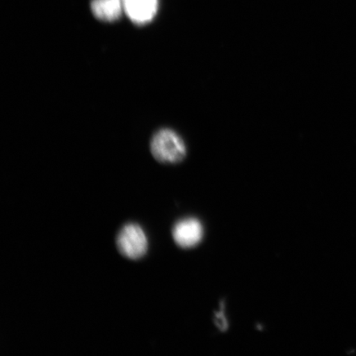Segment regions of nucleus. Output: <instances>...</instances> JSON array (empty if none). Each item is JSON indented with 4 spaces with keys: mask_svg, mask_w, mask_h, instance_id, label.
Listing matches in <instances>:
<instances>
[{
    "mask_svg": "<svg viewBox=\"0 0 356 356\" xmlns=\"http://www.w3.org/2000/svg\"><path fill=\"white\" fill-rule=\"evenodd\" d=\"M151 153L160 163H177L185 158L186 149L178 134L163 129L155 134L151 141Z\"/></svg>",
    "mask_w": 356,
    "mask_h": 356,
    "instance_id": "f257e3e1",
    "label": "nucleus"
},
{
    "mask_svg": "<svg viewBox=\"0 0 356 356\" xmlns=\"http://www.w3.org/2000/svg\"><path fill=\"white\" fill-rule=\"evenodd\" d=\"M118 250L124 257L138 260L143 257L148 250V239L140 225H124L118 236Z\"/></svg>",
    "mask_w": 356,
    "mask_h": 356,
    "instance_id": "f03ea898",
    "label": "nucleus"
},
{
    "mask_svg": "<svg viewBox=\"0 0 356 356\" xmlns=\"http://www.w3.org/2000/svg\"><path fill=\"white\" fill-rule=\"evenodd\" d=\"M202 222L194 218L178 221L172 229V237L178 246L191 248L197 246L203 238Z\"/></svg>",
    "mask_w": 356,
    "mask_h": 356,
    "instance_id": "7ed1b4c3",
    "label": "nucleus"
},
{
    "mask_svg": "<svg viewBox=\"0 0 356 356\" xmlns=\"http://www.w3.org/2000/svg\"><path fill=\"white\" fill-rule=\"evenodd\" d=\"M124 11L138 25L148 24L157 15L159 0H123Z\"/></svg>",
    "mask_w": 356,
    "mask_h": 356,
    "instance_id": "20e7f679",
    "label": "nucleus"
},
{
    "mask_svg": "<svg viewBox=\"0 0 356 356\" xmlns=\"http://www.w3.org/2000/svg\"><path fill=\"white\" fill-rule=\"evenodd\" d=\"M91 8L97 19L104 22L117 21L124 11L123 0H92Z\"/></svg>",
    "mask_w": 356,
    "mask_h": 356,
    "instance_id": "39448f33",
    "label": "nucleus"
},
{
    "mask_svg": "<svg viewBox=\"0 0 356 356\" xmlns=\"http://www.w3.org/2000/svg\"><path fill=\"white\" fill-rule=\"evenodd\" d=\"M218 327L221 329V331L225 330L227 327H228V323H227L225 319V316L224 315V313L222 312H220V313L216 314V321Z\"/></svg>",
    "mask_w": 356,
    "mask_h": 356,
    "instance_id": "423d86ee",
    "label": "nucleus"
}]
</instances>
